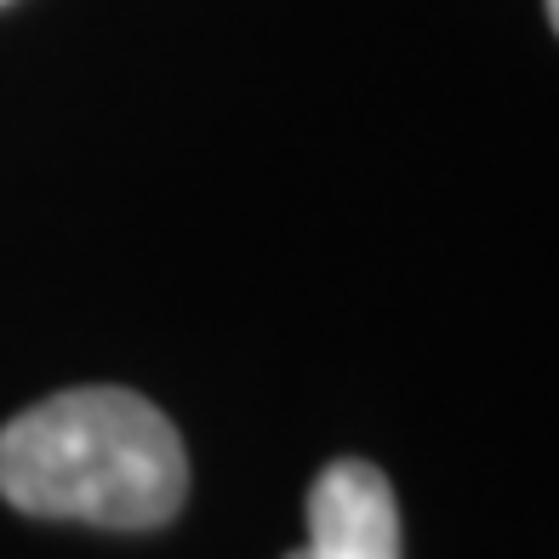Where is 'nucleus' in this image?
Returning <instances> with one entry per match:
<instances>
[{"label": "nucleus", "instance_id": "obj_3", "mask_svg": "<svg viewBox=\"0 0 559 559\" xmlns=\"http://www.w3.org/2000/svg\"><path fill=\"white\" fill-rule=\"evenodd\" d=\"M543 7H548V23H554V29H559V0H543Z\"/></svg>", "mask_w": 559, "mask_h": 559}, {"label": "nucleus", "instance_id": "obj_1", "mask_svg": "<svg viewBox=\"0 0 559 559\" xmlns=\"http://www.w3.org/2000/svg\"><path fill=\"white\" fill-rule=\"evenodd\" d=\"M0 497L35 520L155 531L189 497V456L143 394L63 389L0 428Z\"/></svg>", "mask_w": 559, "mask_h": 559}, {"label": "nucleus", "instance_id": "obj_4", "mask_svg": "<svg viewBox=\"0 0 559 559\" xmlns=\"http://www.w3.org/2000/svg\"><path fill=\"white\" fill-rule=\"evenodd\" d=\"M0 7H7V0H0Z\"/></svg>", "mask_w": 559, "mask_h": 559}, {"label": "nucleus", "instance_id": "obj_2", "mask_svg": "<svg viewBox=\"0 0 559 559\" xmlns=\"http://www.w3.org/2000/svg\"><path fill=\"white\" fill-rule=\"evenodd\" d=\"M286 559H400V502L389 474L343 456L309 486V543Z\"/></svg>", "mask_w": 559, "mask_h": 559}]
</instances>
